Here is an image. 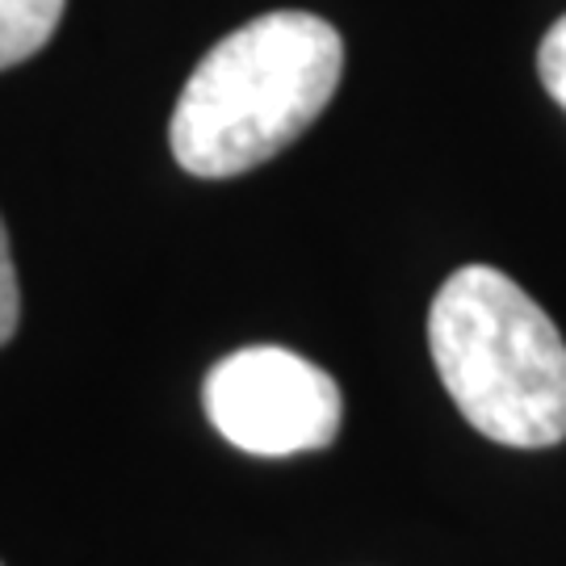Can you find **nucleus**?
I'll return each instance as SVG.
<instances>
[{
	"label": "nucleus",
	"instance_id": "1",
	"mask_svg": "<svg viewBox=\"0 0 566 566\" xmlns=\"http://www.w3.org/2000/svg\"><path fill=\"white\" fill-rule=\"evenodd\" d=\"M344 42L315 13L277 9L214 42L185 81L168 143L189 177L223 181L273 160L336 97Z\"/></svg>",
	"mask_w": 566,
	"mask_h": 566
},
{
	"label": "nucleus",
	"instance_id": "2",
	"mask_svg": "<svg viewBox=\"0 0 566 566\" xmlns=\"http://www.w3.org/2000/svg\"><path fill=\"white\" fill-rule=\"evenodd\" d=\"M428 348L449 399L486 441H566V340L507 273L491 264L449 273L428 311Z\"/></svg>",
	"mask_w": 566,
	"mask_h": 566
},
{
	"label": "nucleus",
	"instance_id": "3",
	"mask_svg": "<svg viewBox=\"0 0 566 566\" xmlns=\"http://www.w3.org/2000/svg\"><path fill=\"white\" fill-rule=\"evenodd\" d=\"M202 407L231 446L256 458L327 449L344 416L336 378L277 344L223 357L206 374Z\"/></svg>",
	"mask_w": 566,
	"mask_h": 566
},
{
	"label": "nucleus",
	"instance_id": "4",
	"mask_svg": "<svg viewBox=\"0 0 566 566\" xmlns=\"http://www.w3.org/2000/svg\"><path fill=\"white\" fill-rule=\"evenodd\" d=\"M63 18V0H0V72L39 55Z\"/></svg>",
	"mask_w": 566,
	"mask_h": 566
},
{
	"label": "nucleus",
	"instance_id": "5",
	"mask_svg": "<svg viewBox=\"0 0 566 566\" xmlns=\"http://www.w3.org/2000/svg\"><path fill=\"white\" fill-rule=\"evenodd\" d=\"M537 76L549 97L566 109V13L549 25V34L537 46Z\"/></svg>",
	"mask_w": 566,
	"mask_h": 566
},
{
	"label": "nucleus",
	"instance_id": "6",
	"mask_svg": "<svg viewBox=\"0 0 566 566\" xmlns=\"http://www.w3.org/2000/svg\"><path fill=\"white\" fill-rule=\"evenodd\" d=\"M21 319V285L18 269H13V252H9V231L0 223V344L13 340Z\"/></svg>",
	"mask_w": 566,
	"mask_h": 566
}]
</instances>
